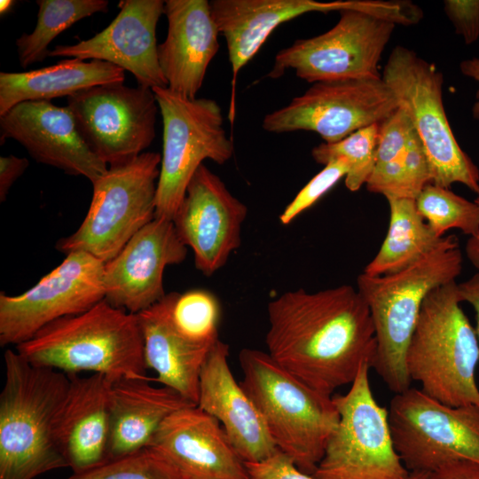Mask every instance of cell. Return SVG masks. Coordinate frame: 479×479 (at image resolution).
Instances as JSON below:
<instances>
[{"mask_svg":"<svg viewBox=\"0 0 479 479\" xmlns=\"http://www.w3.org/2000/svg\"><path fill=\"white\" fill-rule=\"evenodd\" d=\"M164 4L162 0H121L118 14L105 29L75 44L57 45L48 56L106 61L130 72L138 85L168 88L156 39Z\"/></svg>","mask_w":479,"mask_h":479,"instance_id":"d6986e66","label":"cell"},{"mask_svg":"<svg viewBox=\"0 0 479 479\" xmlns=\"http://www.w3.org/2000/svg\"><path fill=\"white\" fill-rule=\"evenodd\" d=\"M389 224L387 235L364 273L381 276L399 271L436 249L444 240L419 214L415 200L387 198Z\"/></svg>","mask_w":479,"mask_h":479,"instance_id":"83f0119b","label":"cell"},{"mask_svg":"<svg viewBox=\"0 0 479 479\" xmlns=\"http://www.w3.org/2000/svg\"><path fill=\"white\" fill-rule=\"evenodd\" d=\"M181 479H248L240 457L219 421L192 405L161 424L149 444Z\"/></svg>","mask_w":479,"mask_h":479,"instance_id":"44dd1931","label":"cell"},{"mask_svg":"<svg viewBox=\"0 0 479 479\" xmlns=\"http://www.w3.org/2000/svg\"><path fill=\"white\" fill-rule=\"evenodd\" d=\"M16 1L13 0H1L0 1V13L1 16L10 12L13 6L15 5Z\"/></svg>","mask_w":479,"mask_h":479,"instance_id":"7bdbcfd3","label":"cell"},{"mask_svg":"<svg viewBox=\"0 0 479 479\" xmlns=\"http://www.w3.org/2000/svg\"><path fill=\"white\" fill-rule=\"evenodd\" d=\"M379 123L362 128L333 144L322 143L311 150L314 161L322 165L343 159L349 165L345 186L358 191L368 181L374 165Z\"/></svg>","mask_w":479,"mask_h":479,"instance_id":"4dcf8cb0","label":"cell"},{"mask_svg":"<svg viewBox=\"0 0 479 479\" xmlns=\"http://www.w3.org/2000/svg\"><path fill=\"white\" fill-rule=\"evenodd\" d=\"M371 365H361L347 393L332 396L339 413L336 428L311 475L315 479H407L398 455L388 409L374 397Z\"/></svg>","mask_w":479,"mask_h":479,"instance_id":"30bf717a","label":"cell"},{"mask_svg":"<svg viewBox=\"0 0 479 479\" xmlns=\"http://www.w3.org/2000/svg\"><path fill=\"white\" fill-rule=\"evenodd\" d=\"M69 387L62 404L57 439L74 473L108 460L109 394L112 381L103 374H68Z\"/></svg>","mask_w":479,"mask_h":479,"instance_id":"cb8c5ba5","label":"cell"},{"mask_svg":"<svg viewBox=\"0 0 479 479\" xmlns=\"http://www.w3.org/2000/svg\"><path fill=\"white\" fill-rule=\"evenodd\" d=\"M29 165L27 158L13 154L0 157V201L6 200L8 192L15 181L25 172Z\"/></svg>","mask_w":479,"mask_h":479,"instance_id":"74e56055","label":"cell"},{"mask_svg":"<svg viewBox=\"0 0 479 479\" xmlns=\"http://www.w3.org/2000/svg\"><path fill=\"white\" fill-rule=\"evenodd\" d=\"M459 297L462 302L470 303L475 313V334L479 343V273L477 272L469 279L457 284Z\"/></svg>","mask_w":479,"mask_h":479,"instance_id":"ab89813d","label":"cell"},{"mask_svg":"<svg viewBox=\"0 0 479 479\" xmlns=\"http://www.w3.org/2000/svg\"><path fill=\"white\" fill-rule=\"evenodd\" d=\"M186 254L187 247L178 238L173 222L154 218L105 263V300L138 314L166 295L164 270L184 262Z\"/></svg>","mask_w":479,"mask_h":479,"instance_id":"ac0fdd59","label":"cell"},{"mask_svg":"<svg viewBox=\"0 0 479 479\" xmlns=\"http://www.w3.org/2000/svg\"><path fill=\"white\" fill-rule=\"evenodd\" d=\"M240 382L261 413L276 447L312 475L339 421L332 397L311 389L262 350L239 354Z\"/></svg>","mask_w":479,"mask_h":479,"instance_id":"5b68a950","label":"cell"},{"mask_svg":"<svg viewBox=\"0 0 479 479\" xmlns=\"http://www.w3.org/2000/svg\"><path fill=\"white\" fill-rule=\"evenodd\" d=\"M407 110L402 106L379 123L375 165H384L401 158L415 134Z\"/></svg>","mask_w":479,"mask_h":479,"instance_id":"836d02e7","label":"cell"},{"mask_svg":"<svg viewBox=\"0 0 479 479\" xmlns=\"http://www.w3.org/2000/svg\"><path fill=\"white\" fill-rule=\"evenodd\" d=\"M165 40L158 45V61L168 88L196 98L207 69L219 50L220 34L208 0H167Z\"/></svg>","mask_w":479,"mask_h":479,"instance_id":"603a6c76","label":"cell"},{"mask_svg":"<svg viewBox=\"0 0 479 479\" xmlns=\"http://www.w3.org/2000/svg\"><path fill=\"white\" fill-rule=\"evenodd\" d=\"M0 394V479H34L69 467L57 424L69 375L29 363L17 350L4 354Z\"/></svg>","mask_w":479,"mask_h":479,"instance_id":"7a4b0ae2","label":"cell"},{"mask_svg":"<svg viewBox=\"0 0 479 479\" xmlns=\"http://www.w3.org/2000/svg\"><path fill=\"white\" fill-rule=\"evenodd\" d=\"M175 294L176 292L166 294L161 301L137 314L143 334L144 357L147 369L157 374L153 381L175 389L197 405L201 368L214 344L194 342L177 328L172 318Z\"/></svg>","mask_w":479,"mask_h":479,"instance_id":"d4e9b609","label":"cell"},{"mask_svg":"<svg viewBox=\"0 0 479 479\" xmlns=\"http://www.w3.org/2000/svg\"><path fill=\"white\" fill-rule=\"evenodd\" d=\"M398 106L395 93L381 77L324 81L266 114L262 126L271 133L311 131L324 143L333 144L380 123Z\"/></svg>","mask_w":479,"mask_h":479,"instance_id":"4fadbf2b","label":"cell"},{"mask_svg":"<svg viewBox=\"0 0 479 479\" xmlns=\"http://www.w3.org/2000/svg\"><path fill=\"white\" fill-rule=\"evenodd\" d=\"M37 21L31 33L16 40L20 65L27 67L49 57V44L77 21L97 12H106V0H37Z\"/></svg>","mask_w":479,"mask_h":479,"instance_id":"f1b7e54d","label":"cell"},{"mask_svg":"<svg viewBox=\"0 0 479 479\" xmlns=\"http://www.w3.org/2000/svg\"><path fill=\"white\" fill-rule=\"evenodd\" d=\"M248 479H315L300 470L294 462L278 450L271 457L257 462H245Z\"/></svg>","mask_w":479,"mask_h":479,"instance_id":"8d00e7d4","label":"cell"},{"mask_svg":"<svg viewBox=\"0 0 479 479\" xmlns=\"http://www.w3.org/2000/svg\"><path fill=\"white\" fill-rule=\"evenodd\" d=\"M395 448L409 472L431 473L455 460L479 463V408L451 406L410 387L388 409Z\"/></svg>","mask_w":479,"mask_h":479,"instance_id":"8fae6325","label":"cell"},{"mask_svg":"<svg viewBox=\"0 0 479 479\" xmlns=\"http://www.w3.org/2000/svg\"><path fill=\"white\" fill-rule=\"evenodd\" d=\"M459 70L463 75L475 80L479 84V58L462 60L459 64ZM472 114L473 117L479 122V90L476 92Z\"/></svg>","mask_w":479,"mask_h":479,"instance_id":"60d3db41","label":"cell"},{"mask_svg":"<svg viewBox=\"0 0 479 479\" xmlns=\"http://www.w3.org/2000/svg\"><path fill=\"white\" fill-rule=\"evenodd\" d=\"M172 318L177 328L194 342L213 345L219 340L220 304L208 290L176 292Z\"/></svg>","mask_w":479,"mask_h":479,"instance_id":"1f68e13d","label":"cell"},{"mask_svg":"<svg viewBox=\"0 0 479 479\" xmlns=\"http://www.w3.org/2000/svg\"><path fill=\"white\" fill-rule=\"evenodd\" d=\"M228 356V344L217 340L201 368L197 406L219 421L245 462L261 461L279 449L257 407L235 380Z\"/></svg>","mask_w":479,"mask_h":479,"instance_id":"7402d4cb","label":"cell"},{"mask_svg":"<svg viewBox=\"0 0 479 479\" xmlns=\"http://www.w3.org/2000/svg\"><path fill=\"white\" fill-rule=\"evenodd\" d=\"M161 155L145 152L124 164L109 167L92 183L88 212L78 229L56 243L67 255L87 253L104 263L155 218Z\"/></svg>","mask_w":479,"mask_h":479,"instance_id":"52a82bcc","label":"cell"},{"mask_svg":"<svg viewBox=\"0 0 479 479\" xmlns=\"http://www.w3.org/2000/svg\"><path fill=\"white\" fill-rule=\"evenodd\" d=\"M152 381L123 378L112 381L108 459L146 447L167 417L196 405L171 388L152 385Z\"/></svg>","mask_w":479,"mask_h":479,"instance_id":"484cf974","label":"cell"},{"mask_svg":"<svg viewBox=\"0 0 479 479\" xmlns=\"http://www.w3.org/2000/svg\"><path fill=\"white\" fill-rule=\"evenodd\" d=\"M16 350L34 365L67 374L91 372L112 381L149 379L137 315L105 299L45 326Z\"/></svg>","mask_w":479,"mask_h":479,"instance_id":"277c9868","label":"cell"},{"mask_svg":"<svg viewBox=\"0 0 479 479\" xmlns=\"http://www.w3.org/2000/svg\"><path fill=\"white\" fill-rule=\"evenodd\" d=\"M163 123V145L157 185L155 218L172 221L186 187L203 161L217 164L233 155L219 104L185 98L169 88L152 89Z\"/></svg>","mask_w":479,"mask_h":479,"instance_id":"ba28073f","label":"cell"},{"mask_svg":"<svg viewBox=\"0 0 479 479\" xmlns=\"http://www.w3.org/2000/svg\"><path fill=\"white\" fill-rule=\"evenodd\" d=\"M247 206L223 180L201 164L190 180L172 219L180 240L193 252L195 268L205 276L221 269L240 246Z\"/></svg>","mask_w":479,"mask_h":479,"instance_id":"2e32d148","label":"cell"},{"mask_svg":"<svg viewBox=\"0 0 479 479\" xmlns=\"http://www.w3.org/2000/svg\"><path fill=\"white\" fill-rule=\"evenodd\" d=\"M124 79V70L114 64L75 58L26 72H1L0 115L24 101H51L93 86L123 82Z\"/></svg>","mask_w":479,"mask_h":479,"instance_id":"4316f807","label":"cell"},{"mask_svg":"<svg viewBox=\"0 0 479 479\" xmlns=\"http://www.w3.org/2000/svg\"><path fill=\"white\" fill-rule=\"evenodd\" d=\"M268 354L316 391L332 397L351 384L376 351L370 310L349 285L309 293L288 291L267 305Z\"/></svg>","mask_w":479,"mask_h":479,"instance_id":"6da1fadb","label":"cell"},{"mask_svg":"<svg viewBox=\"0 0 479 479\" xmlns=\"http://www.w3.org/2000/svg\"><path fill=\"white\" fill-rule=\"evenodd\" d=\"M429 473L410 472L407 479H428Z\"/></svg>","mask_w":479,"mask_h":479,"instance_id":"ee69618b","label":"cell"},{"mask_svg":"<svg viewBox=\"0 0 479 479\" xmlns=\"http://www.w3.org/2000/svg\"><path fill=\"white\" fill-rule=\"evenodd\" d=\"M348 170L349 165L343 159H336L326 164L285 208L279 216L280 223L284 225L292 223L344 177Z\"/></svg>","mask_w":479,"mask_h":479,"instance_id":"e575fe53","label":"cell"},{"mask_svg":"<svg viewBox=\"0 0 479 479\" xmlns=\"http://www.w3.org/2000/svg\"><path fill=\"white\" fill-rule=\"evenodd\" d=\"M460 303L456 281L428 294L407 348L406 369L428 396L451 406L479 408V343Z\"/></svg>","mask_w":479,"mask_h":479,"instance_id":"8992f818","label":"cell"},{"mask_svg":"<svg viewBox=\"0 0 479 479\" xmlns=\"http://www.w3.org/2000/svg\"><path fill=\"white\" fill-rule=\"evenodd\" d=\"M381 78L411 117L429 162L431 183L444 188L459 183L479 196V169L457 142L445 114L442 73L413 51L397 45Z\"/></svg>","mask_w":479,"mask_h":479,"instance_id":"9c48e42d","label":"cell"},{"mask_svg":"<svg viewBox=\"0 0 479 479\" xmlns=\"http://www.w3.org/2000/svg\"><path fill=\"white\" fill-rule=\"evenodd\" d=\"M67 479H181L154 450L145 447L136 452L108 459L102 465Z\"/></svg>","mask_w":479,"mask_h":479,"instance_id":"d6a6232c","label":"cell"},{"mask_svg":"<svg viewBox=\"0 0 479 479\" xmlns=\"http://www.w3.org/2000/svg\"><path fill=\"white\" fill-rule=\"evenodd\" d=\"M67 106L82 139L109 167L134 160L155 138L159 106L151 88L93 86L67 97Z\"/></svg>","mask_w":479,"mask_h":479,"instance_id":"5bb4252c","label":"cell"},{"mask_svg":"<svg viewBox=\"0 0 479 479\" xmlns=\"http://www.w3.org/2000/svg\"><path fill=\"white\" fill-rule=\"evenodd\" d=\"M339 13L331 29L279 51L267 77L277 79L287 70L310 83L381 77L379 63L397 25L358 10Z\"/></svg>","mask_w":479,"mask_h":479,"instance_id":"7c38bea8","label":"cell"},{"mask_svg":"<svg viewBox=\"0 0 479 479\" xmlns=\"http://www.w3.org/2000/svg\"><path fill=\"white\" fill-rule=\"evenodd\" d=\"M462 254L454 234L444 236L433 251L399 271L357 278V291L365 302L375 331L376 351L372 364L395 394L411 387L405 357L428 294L455 281L462 271Z\"/></svg>","mask_w":479,"mask_h":479,"instance_id":"3957f363","label":"cell"},{"mask_svg":"<svg viewBox=\"0 0 479 479\" xmlns=\"http://www.w3.org/2000/svg\"><path fill=\"white\" fill-rule=\"evenodd\" d=\"M419 214L438 237L450 229H459L469 237L479 236V205L449 188L432 183L415 199Z\"/></svg>","mask_w":479,"mask_h":479,"instance_id":"f546056e","label":"cell"},{"mask_svg":"<svg viewBox=\"0 0 479 479\" xmlns=\"http://www.w3.org/2000/svg\"><path fill=\"white\" fill-rule=\"evenodd\" d=\"M0 138L13 139L35 161L91 184L108 169L82 139L70 109L51 101H24L0 115Z\"/></svg>","mask_w":479,"mask_h":479,"instance_id":"ffe728a7","label":"cell"},{"mask_svg":"<svg viewBox=\"0 0 479 479\" xmlns=\"http://www.w3.org/2000/svg\"><path fill=\"white\" fill-rule=\"evenodd\" d=\"M209 4L218 31L227 43L232 75L228 114L232 123L238 74L279 25L308 12L354 9L385 18L390 10L389 3L381 0H212Z\"/></svg>","mask_w":479,"mask_h":479,"instance_id":"e0dca14e","label":"cell"},{"mask_svg":"<svg viewBox=\"0 0 479 479\" xmlns=\"http://www.w3.org/2000/svg\"><path fill=\"white\" fill-rule=\"evenodd\" d=\"M475 201L479 205V196H477ZM465 250L467 258L479 273V236L469 237Z\"/></svg>","mask_w":479,"mask_h":479,"instance_id":"b9f144b4","label":"cell"},{"mask_svg":"<svg viewBox=\"0 0 479 479\" xmlns=\"http://www.w3.org/2000/svg\"><path fill=\"white\" fill-rule=\"evenodd\" d=\"M444 11L466 44L479 38V0H446Z\"/></svg>","mask_w":479,"mask_h":479,"instance_id":"d590c367","label":"cell"},{"mask_svg":"<svg viewBox=\"0 0 479 479\" xmlns=\"http://www.w3.org/2000/svg\"><path fill=\"white\" fill-rule=\"evenodd\" d=\"M428 479H479V463L467 459L452 461L429 473Z\"/></svg>","mask_w":479,"mask_h":479,"instance_id":"f35d334b","label":"cell"},{"mask_svg":"<svg viewBox=\"0 0 479 479\" xmlns=\"http://www.w3.org/2000/svg\"><path fill=\"white\" fill-rule=\"evenodd\" d=\"M66 255L24 293H0L2 347H16L51 322L82 313L105 299V263L84 252Z\"/></svg>","mask_w":479,"mask_h":479,"instance_id":"9a60e30c","label":"cell"}]
</instances>
